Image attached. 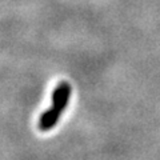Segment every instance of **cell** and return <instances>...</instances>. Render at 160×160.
Here are the masks:
<instances>
[{"label":"cell","mask_w":160,"mask_h":160,"mask_svg":"<svg viewBox=\"0 0 160 160\" xmlns=\"http://www.w3.org/2000/svg\"><path fill=\"white\" fill-rule=\"evenodd\" d=\"M69 96H71V86H69V83L68 82L59 83V86L55 88V91L52 93L51 108L62 115V112L66 109L67 104L69 102Z\"/></svg>","instance_id":"6da1fadb"}]
</instances>
